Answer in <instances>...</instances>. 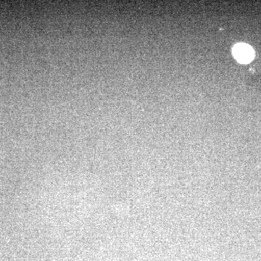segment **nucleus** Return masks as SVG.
<instances>
[{
    "mask_svg": "<svg viewBox=\"0 0 261 261\" xmlns=\"http://www.w3.org/2000/svg\"><path fill=\"white\" fill-rule=\"evenodd\" d=\"M233 54L237 61L241 63H250L253 59V49L246 44H238L233 49Z\"/></svg>",
    "mask_w": 261,
    "mask_h": 261,
    "instance_id": "nucleus-1",
    "label": "nucleus"
}]
</instances>
